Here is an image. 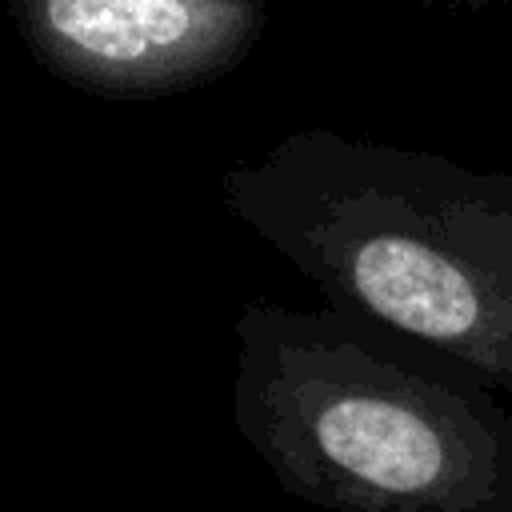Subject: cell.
Instances as JSON below:
<instances>
[{"label": "cell", "instance_id": "obj_3", "mask_svg": "<svg viewBox=\"0 0 512 512\" xmlns=\"http://www.w3.org/2000/svg\"><path fill=\"white\" fill-rule=\"evenodd\" d=\"M352 276L368 308L408 332L452 340L476 324V296L468 280L424 244L400 236L372 240L356 252Z\"/></svg>", "mask_w": 512, "mask_h": 512}, {"label": "cell", "instance_id": "obj_2", "mask_svg": "<svg viewBox=\"0 0 512 512\" xmlns=\"http://www.w3.org/2000/svg\"><path fill=\"white\" fill-rule=\"evenodd\" d=\"M316 440L332 464L380 492H420L444 468L436 432L416 412L388 400H332L316 420Z\"/></svg>", "mask_w": 512, "mask_h": 512}, {"label": "cell", "instance_id": "obj_1", "mask_svg": "<svg viewBox=\"0 0 512 512\" xmlns=\"http://www.w3.org/2000/svg\"><path fill=\"white\" fill-rule=\"evenodd\" d=\"M40 64L100 92H140L200 64L224 36V0H12Z\"/></svg>", "mask_w": 512, "mask_h": 512}]
</instances>
